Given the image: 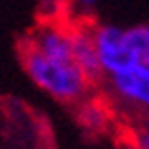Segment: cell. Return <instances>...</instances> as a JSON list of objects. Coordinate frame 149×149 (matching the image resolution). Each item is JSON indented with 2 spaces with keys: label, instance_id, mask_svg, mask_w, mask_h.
Returning <instances> with one entry per match:
<instances>
[{
  "label": "cell",
  "instance_id": "6da1fadb",
  "mask_svg": "<svg viewBox=\"0 0 149 149\" xmlns=\"http://www.w3.org/2000/svg\"><path fill=\"white\" fill-rule=\"evenodd\" d=\"M22 64L29 79L54 101L64 105L87 103L93 83L74 58H52L23 45Z\"/></svg>",
  "mask_w": 149,
  "mask_h": 149
},
{
  "label": "cell",
  "instance_id": "7a4b0ae2",
  "mask_svg": "<svg viewBox=\"0 0 149 149\" xmlns=\"http://www.w3.org/2000/svg\"><path fill=\"white\" fill-rule=\"evenodd\" d=\"M103 87L116 111L132 114L134 118L149 111V64L105 77Z\"/></svg>",
  "mask_w": 149,
  "mask_h": 149
},
{
  "label": "cell",
  "instance_id": "3957f363",
  "mask_svg": "<svg viewBox=\"0 0 149 149\" xmlns=\"http://www.w3.org/2000/svg\"><path fill=\"white\" fill-rule=\"evenodd\" d=\"M72 52H74L76 64L91 79V83L103 81L99 56H97L95 39H93V25H77V27H72Z\"/></svg>",
  "mask_w": 149,
  "mask_h": 149
},
{
  "label": "cell",
  "instance_id": "277c9868",
  "mask_svg": "<svg viewBox=\"0 0 149 149\" xmlns=\"http://www.w3.org/2000/svg\"><path fill=\"white\" fill-rule=\"evenodd\" d=\"M81 120L83 126L93 128V130H101V128L107 124V112L97 105H89V103H83L81 107Z\"/></svg>",
  "mask_w": 149,
  "mask_h": 149
},
{
  "label": "cell",
  "instance_id": "5b68a950",
  "mask_svg": "<svg viewBox=\"0 0 149 149\" xmlns=\"http://www.w3.org/2000/svg\"><path fill=\"white\" fill-rule=\"evenodd\" d=\"M132 149H149V130L139 126H132V138H130Z\"/></svg>",
  "mask_w": 149,
  "mask_h": 149
},
{
  "label": "cell",
  "instance_id": "8992f818",
  "mask_svg": "<svg viewBox=\"0 0 149 149\" xmlns=\"http://www.w3.org/2000/svg\"><path fill=\"white\" fill-rule=\"evenodd\" d=\"M134 126H139V128H145V130H149V111L141 112V114L136 116V124Z\"/></svg>",
  "mask_w": 149,
  "mask_h": 149
},
{
  "label": "cell",
  "instance_id": "52a82bcc",
  "mask_svg": "<svg viewBox=\"0 0 149 149\" xmlns=\"http://www.w3.org/2000/svg\"><path fill=\"white\" fill-rule=\"evenodd\" d=\"M74 4L77 8H81V10H91V8H95L99 4V0H74Z\"/></svg>",
  "mask_w": 149,
  "mask_h": 149
}]
</instances>
